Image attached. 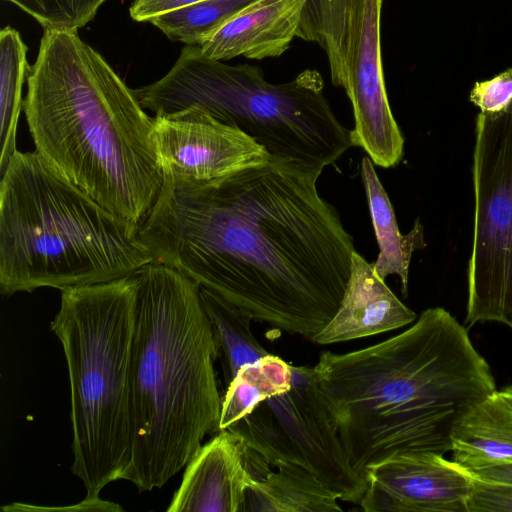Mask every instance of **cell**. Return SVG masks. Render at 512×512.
Listing matches in <instances>:
<instances>
[{"label":"cell","mask_w":512,"mask_h":512,"mask_svg":"<svg viewBox=\"0 0 512 512\" xmlns=\"http://www.w3.org/2000/svg\"><path fill=\"white\" fill-rule=\"evenodd\" d=\"M323 169L270 155L209 181L164 176L140 235L157 261L313 342L339 308L355 251L318 192Z\"/></svg>","instance_id":"1"},{"label":"cell","mask_w":512,"mask_h":512,"mask_svg":"<svg viewBox=\"0 0 512 512\" xmlns=\"http://www.w3.org/2000/svg\"><path fill=\"white\" fill-rule=\"evenodd\" d=\"M352 467L400 451H451L454 423L496 383L467 329L447 310H424L402 333L314 367Z\"/></svg>","instance_id":"2"},{"label":"cell","mask_w":512,"mask_h":512,"mask_svg":"<svg viewBox=\"0 0 512 512\" xmlns=\"http://www.w3.org/2000/svg\"><path fill=\"white\" fill-rule=\"evenodd\" d=\"M23 111L40 155L110 211L144 221L164 183L153 118L78 30H44Z\"/></svg>","instance_id":"3"},{"label":"cell","mask_w":512,"mask_h":512,"mask_svg":"<svg viewBox=\"0 0 512 512\" xmlns=\"http://www.w3.org/2000/svg\"><path fill=\"white\" fill-rule=\"evenodd\" d=\"M130 358L132 460L124 480L164 486L216 433L222 397L217 350L200 286L154 261L139 269Z\"/></svg>","instance_id":"4"},{"label":"cell","mask_w":512,"mask_h":512,"mask_svg":"<svg viewBox=\"0 0 512 512\" xmlns=\"http://www.w3.org/2000/svg\"><path fill=\"white\" fill-rule=\"evenodd\" d=\"M156 260L140 225L110 211L36 150L1 173L0 291H61L132 276Z\"/></svg>","instance_id":"5"},{"label":"cell","mask_w":512,"mask_h":512,"mask_svg":"<svg viewBox=\"0 0 512 512\" xmlns=\"http://www.w3.org/2000/svg\"><path fill=\"white\" fill-rule=\"evenodd\" d=\"M132 276L61 293L51 330L66 357L73 430L72 472L86 498L124 480L132 460L130 358L135 326Z\"/></svg>","instance_id":"6"},{"label":"cell","mask_w":512,"mask_h":512,"mask_svg":"<svg viewBox=\"0 0 512 512\" xmlns=\"http://www.w3.org/2000/svg\"><path fill=\"white\" fill-rule=\"evenodd\" d=\"M133 92L155 116L202 109L240 129L271 156L324 168L353 146L351 130L336 118L314 69L271 83L256 66L225 64L198 45H185L165 76Z\"/></svg>","instance_id":"7"},{"label":"cell","mask_w":512,"mask_h":512,"mask_svg":"<svg viewBox=\"0 0 512 512\" xmlns=\"http://www.w3.org/2000/svg\"><path fill=\"white\" fill-rule=\"evenodd\" d=\"M383 0H306L298 38L326 54L332 83L348 96L353 146L375 165L396 166L404 137L389 104L381 48Z\"/></svg>","instance_id":"8"},{"label":"cell","mask_w":512,"mask_h":512,"mask_svg":"<svg viewBox=\"0 0 512 512\" xmlns=\"http://www.w3.org/2000/svg\"><path fill=\"white\" fill-rule=\"evenodd\" d=\"M473 185L465 323L512 329V97L500 110L477 115Z\"/></svg>","instance_id":"9"},{"label":"cell","mask_w":512,"mask_h":512,"mask_svg":"<svg viewBox=\"0 0 512 512\" xmlns=\"http://www.w3.org/2000/svg\"><path fill=\"white\" fill-rule=\"evenodd\" d=\"M227 430L239 434L268 465L305 468L341 501L359 504L366 491L367 482L349 461L314 367L293 365L289 390L258 402Z\"/></svg>","instance_id":"10"},{"label":"cell","mask_w":512,"mask_h":512,"mask_svg":"<svg viewBox=\"0 0 512 512\" xmlns=\"http://www.w3.org/2000/svg\"><path fill=\"white\" fill-rule=\"evenodd\" d=\"M153 122L164 176L209 181L264 163L270 157L240 129L199 108L157 115Z\"/></svg>","instance_id":"11"},{"label":"cell","mask_w":512,"mask_h":512,"mask_svg":"<svg viewBox=\"0 0 512 512\" xmlns=\"http://www.w3.org/2000/svg\"><path fill=\"white\" fill-rule=\"evenodd\" d=\"M366 512H467L473 476L432 451H400L367 467Z\"/></svg>","instance_id":"12"},{"label":"cell","mask_w":512,"mask_h":512,"mask_svg":"<svg viewBox=\"0 0 512 512\" xmlns=\"http://www.w3.org/2000/svg\"><path fill=\"white\" fill-rule=\"evenodd\" d=\"M252 477L248 447L230 430H220L193 454L167 512H242Z\"/></svg>","instance_id":"13"},{"label":"cell","mask_w":512,"mask_h":512,"mask_svg":"<svg viewBox=\"0 0 512 512\" xmlns=\"http://www.w3.org/2000/svg\"><path fill=\"white\" fill-rule=\"evenodd\" d=\"M306 0H251L227 18L200 45L210 58L253 60L285 53L298 37Z\"/></svg>","instance_id":"14"},{"label":"cell","mask_w":512,"mask_h":512,"mask_svg":"<svg viewBox=\"0 0 512 512\" xmlns=\"http://www.w3.org/2000/svg\"><path fill=\"white\" fill-rule=\"evenodd\" d=\"M417 319L356 251L339 308L314 343L334 344L396 330Z\"/></svg>","instance_id":"15"},{"label":"cell","mask_w":512,"mask_h":512,"mask_svg":"<svg viewBox=\"0 0 512 512\" xmlns=\"http://www.w3.org/2000/svg\"><path fill=\"white\" fill-rule=\"evenodd\" d=\"M496 392L468 409L453 425V460L465 469L512 462V411Z\"/></svg>","instance_id":"16"},{"label":"cell","mask_w":512,"mask_h":512,"mask_svg":"<svg viewBox=\"0 0 512 512\" xmlns=\"http://www.w3.org/2000/svg\"><path fill=\"white\" fill-rule=\"evenodd\" d=\"M277 472L251 477L242 512H341L339 495L305 468L278 463Z\"/></svg>","instance_id":"17"},{"label":"cell","mask_w":512,"mask_h":512,"mask_svg":"<svg viewBox=\"0 0 512 512\" xmlns=\"http://www.w3.org/2000/svg\"><path fill=\"white\" fill-rule=\"evenodd\" d=\"M361 175L379 247L378 257L372 263L374 272L383 280L389 275H398L402 295L407 297L412 254L415 250L425 247L423 226L416 220L408 234L400 233L388 194L369 156L362 159Z\"/></svg>","instance_id":"18"},{"label":"cell","mask_w":512,"mask_h":512,"mask_svg":"<svg viewBox=\"0 0 512 512\" xmlns=\"http://www.w3.org/2000/svg\"><path fill=\"white\" fill-rule=\"evenodd\" d=\"M200 300L209 320L225 386L246 364L269 355L251 331L253 317L241 307L200 287Z\"/></svg>","instance_id":"19"},{"label":"cell","mask_w":512,"mask_h":512,"mask_svg":"<svg viewBox=\"0 0 512 512\" xmlns=\"http://www.w3.org/2000/svg\"><path fill=\"white\" fill-rule=\"evenodd\" d=\"M293 365L269 354L244 365L226 386L217 431L228 429L258 402L289 390Z\"/></svg>","instance_id":"20"},{"label":"cell","mask_w":512,"mask_h":512,"mask_svg":"<svg viewBox=\"0 0 512 512\" xmlns=\"http://www.w3.org/2000/svg\"><path fill=\"white\" fill-rule=\"evenodd\" d=\"M27 46L10 26L0 31V173L16 149L17 126L24 99L22 87L30 70Z\"/></svg>","instance_id":"21"},{"label":"cell","mask_w":512,"mask_h":512,"mask_svg":"<svg viewBox=\"0 0 512 512\" xmlns=\"http://www.w3.org/2000/svg\"><path fill=\"white\" fill-rule=\"evenodd\" d=\"M251 0H202L157 16L149 22L170 40L200 45L234 12Z\"/></svg>","instance_id":"22"},{"label":"cell","mask_w":512,"mask_h":512,"mask_svg":"<svg viewBox=\"0 0 512 512\" xmlns=\"http://www.w3.org/2000/svg\"><path fill=\"white\" fill-rule=\"evenodd\" d=\"M32 16L44 30H78L108 0H5Z\"/></svg>","instance_id":"23"},{"label":"cell","mask_w":512,"mask_h":512,"mask_svg":"<svg viewBox=\"0 0 512 512\" xmlns=\"http://www.w3.org/2000/svg\"><path fill=\"white\" fill-rule=\"evenodd\" d=\"M467 512H512V484L485 481L473 476Z\"/></svg>","instance_id":"24"},{"label":"cell","mask_w":512,"mask_h":512,"mask_svg":"<svg viewBox=\"0 0 512 512\" xmlns=\"http://www.w3.org/2000/svg\"><path fill=\"white\" fill-rule=\"evenodd\" d=\"M202 0H133L129 14L138 22L150 21L151 19L178 10Z\"/></svg>","instance_id":"25"},{"label":"cell","mask_w":512,"mask_h":512,"mask_svg":"<svg viewBox=\"0 0 512 512\" xmlns=\"http://www.w3.org/2000/svg\"><path fill=\"white\" fill-rule=\"evenodd\" d=\"M475 478L500 483L512 484V462H503L466 469Z\"/></svg>","instance_id":"26"},{"label":"cell","mask_w":512,"mask_h":512,"mask_svg":"<svg viewBox=\"0 0 512 512\" xmlns=\"http://www.w3.org/2000/svg\"><path fill=\"white\" fill-rule=\"evenodd\" d=\"M496 393L505 403V405L512 411V384L502 388L501 390H497Z\"/></svg>","instance_id":"27"}]
</instances>
